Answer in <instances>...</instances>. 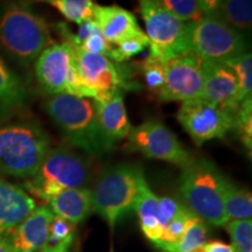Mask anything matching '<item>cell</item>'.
Wrapping results in <instances>:
<instances>
[{"instance_id":"d4e9b609","label":"cell","mask_w":252,"mask_h":252,"mask_svg":"<svg viewBox=\"0 0 252 252\" xmlns=\"http://www.w3.org/2000/svg\"><path fill=\"white\" fill-rule=\"evenodd\" d=\"M224 64L234 72L238 86V94L241 103L248 98H252V54L244 53L237 58L230 60Z\"/></svg>"},{"instance_id":"8992f818","label":"cell","mask_w":252,"mask_h":252,"mask_svg":"<svg viewBox=\"0 0 252 252\" xmlns=\"http://www.w3.org/2000/svg\"><path fill=\"white\" fill-rule=\"evenodd\" d=\"M90 180V166L86 159L67 147L50 149L36 174L26 182V188L41 200L63 189L86 188Z\"/></svg>"},{"instance_id":"4dcf8cb0","label":"cell","mask_w":252,"mask_h":252,"mask_svg":"<svg viewBox=\"0 0 252 252\" xmlns=\"http://www.w3.org/2000/svg\"><path fill=\"white\" fill-rule=\"evenodd\" d=\"M160 5L185 23L196 21L203 17L197 0H158Z\"/></svg>"},{"instance_id":"603a6c76","label":"cell","mask_w":252,"mask_h":252,"mask_svg":"<svg viewBox=\"0 0 252 252\" xmlns=\"http://www.w3.org/2000/svg\"><path fill=\"white\" fill-rule=\"evenodd\" d=\"M215 17L245 35L252 26V0H224Z\"/></svg>"},{"instance_id":"f35d334b","label":"cell","mask_w":252,"mask_h":252,"mask_svg":"<svg viewBox=\"0 0 252 252\" xmlns=\"http://www.w3.org/2000/svg\"><path fill=\"white\" fill-rule=\"evenodd\" d=\"M0 252H17L4 236H0Z\"/></svg>"},{"instance_id":"4fadbf2b","label":"cell","mask_w":252,"mask_h":252,"mask_svg":"<svg viewBox=\"0 0 252 252\" xmlns=\"http://www.w3.org/2000/svg\"><path fill=\"white\" fill-rule=\"evenodd\" d=\"M75 60L74 47L65 41L52 43L36 59L35 77L48 96L65 94V80Z\"/></svg>"},{"instance_id":"83f0119b","label":"cell","mask_w":252,"mask_h":252,"mask_svg":"<svg viewBox=\"0 0 252 252\" xmlns=\"http://www.w3.org/2000/svg\"><path fill=\"white\" fill-rule=\"evenodd\" d=\"M165 61L151 53L140 63V70L143 72L146 88L157 96L165 83Z\"/></svg>"},{"instance_id":"60d3db41","label":"cell","mask_w":252,"mask_h":252,"mask_svg":"<svg viewBox=\"0 0 252 252\" xmlns=\"http://www.w3.org/2000/svg\"><path fill=\"white\" fill-rule=\"evenodd\" d=\"M111 252H113V251H112V249H111Z\"/></svg>"},{"instance_id":"e0dca14e","label":"cell","mask_w":252,"mask_h":252,"mask_svg":"<svg viewBox=\"0 0 252 252\" xmlns=\"http://www.w3.org/2000/svg\"><path fill=\"white\" fill-rule=\"evenodd\" d=\"M93 18L98 25L104 39L111 46L144 34L134 14L121 6L94 5Z\"/></svg>"},{"instance_id":"1f68e13d","label":"cell","mask_w":252,"mask_h":252,"mask_svg":"<svg viewBox=\"0 0 252 252\" xmlns=\"http://www.w3.org/2000/svg\"><path fill=\"white\" fill-rule=\"evenodd\" d=\"M235 128L249 151L252 149V98L243 100L235 117ZM234 128V130H235Z\"/></svg>"},{"instance_id":"74e56055","label":"cell","mask_w":252,"mask_h":252,"mask_svg":"<svg viewBox=\"0 0 252 252\" xmlns=\"http://www.w3.org/2000/svg\"><path fill=\"white\" fill-rule=\"evenodd\" d=\"M72 239L74 238L60 242V243L55 244V245L46 244L45 247L41 249L40 252H69V250H70V245L72 243Z\"/></svg>"},{"instance_id":"cb8c5ba5","label":"cell","mask_w":252,"mask_h":252,"mask_svg":"<svg viewBox=\"0 0 252 252\" xmlns=\"http://www.w3.org/2000/svg\"><path fill=\"white\" fill-rule=\"evenodd\" d=\"M208 228L200 217L194 215L189 220L184 236L178 243L167 248L163 252H193L201 249L207 242Z\"/></svg>"},{"instance_id":"7c38bea8","label":"cell","mask_w":252,"mask_h":252,"mask_svg":"<svg viewBox=\"0 0 252 252\" xmlns=\"http://www.w3.org/2000/svg\"><path fill=\"white\" fill-rule=\"evenodd\" d=\"M75 62L82 82L94 94V100H105L122 89H130L125 72L108 56L74 48Z\"/></svg>"},{"instance_id":"6da1fadb","label":"cell","mask_w":252,"mask_h":252,"mask_svg":"<svg viewBox=\"0 0 252 252\" xmlns=\"http://www.w3.org/2000/svg\"><path fill=\"white\" fill-rule=\"evenodd\" d=\"M52 42L49 25L28 2H9L0 11V45L19 64L35 63Z\"/></svg>"},{"instance_id":"b9f144b4","label":"cell","mask_w":252,"mask_h":252,"mask_svg":"<svg viewBox=\"0 0 252 252\" xmlns=\"http://www.w3.org/2000/svg\"><path fill=\"white\" fill-rule=\"evenodd\" d=\"M37 1H39V0H37Z\"/></svg>"},{"instance_id":"8d00e7d4","label":"cell","mask_w":252,"mask_h":252,"mask_svg":"<svg viewBox=\"0 0 252 252\" xmlns=\"http://www.w3.org/2000/svg\"><path fill=\"white\" fill-rule=\"evenodd\" d=\"M202 250L203 252H234L231 244H225L220 241L206 242Z\"/></svg>"},{"instance_id":"3957f363","label":"cell","mask_w":252,"mask_h":252,"mask_svg":"<svg viewBox=\"0 0 252 252\" xmlns=\"http://www.w3.org/2000/svg\"><path fill=\"white\" fill-rule=\"evenodd\" d=\"M45 110L70 146L94 157L108 152L99 131L94 99L59 94L47 100Z\"/></svg>"},{"instance_id":"44dd1931","label":"cell","mask_w":252,"mask_h":252,"mask_svg":"<svg viewBox=\"0 0 252 252\" xmlns=\"http://www.w3.org/2000/svg\"><path fill=\"white\" fill-rule=\"evenodd\" d=\"M134 210L139 217L140 228L144 235L153 244H157L162 234L163 225L159 215V196L153 193L147 182L141 187Z\"/></svg>"},{"instance_id":"52a82bcc","label":"cell","mask_w":252,"mask_h":252,"mask_svg":"<svg viewBox=\"0 0 252 252\" xmlns=\"http://www.w3.org/2000/svg\"><path fill=\"white\" fill-rule=\"evenodd\" d=\"M188 50L204 61L225 63L247 53L245 36L216 17L187 23Z\"/></svg>"},{"instance_id":"5bb4252c","label":"cell","mask_w":252,"mask_h":252,"mask_svg":"<svg viewBox=\"0 0 252 252\" xmlns=\"http://www.w3.org/2000/svg\"><path fill=\"white\" fill-rule=\"evenodd\" d=\"M200 98L236 116L241 100L237 80L228 65L220 62L204 61V81Z\"/></svg>"},{"instance_id":"d6986e66","label":"cell","mask_w":252,"mask_h":252,"mask_svg":"<svg viewBox=\"0 0 252 252\" xmlns=\"http://www.w3.org/2000/svg\"><path fill=\"white\" fill-rule=\"evenodd\" d=\"M54 216L78 224L90 216L93 209V193L89 188L63 189L46 201Z\"/></svg>"},{"instance_id":"e575fe53","label":"cell","mask_w":252,"mask_h":252,"mask_svg":"<svg viewBox=\"0 0 252 252\" xmlns=\"http://www.w3.org/2000/svg\"><path fill=\"white\" fill-rule=\"evenodd\" d=\"M186 206L180 204L174 198L162 196L159 197V215L163 228L168 224L173 219L180 214Z\"/></svg>"},{"instance_id":"9a60e30c","label":"cell","mask_w":252,"mask_h":252,"mask_svg":"<svg viewBox=\"0 0 252 252\" xmlns=\"http://www.w3.org/2000/svg\"><path fill=\"white\" fill-rule=\"evenodd\" d=\"M53 219L54 214L48 206L36 207L20 224L4 237L17 252H37L48 242Z\"/></svg>"},{"instance_id":"9c48e42d","label":"cell","mask_w":252,"mask_h":252,"mask_svg":"<svg viewBox=\"0 0 252 252\" xmlns=\"http://www.w3.org/2000/svg\"><path fill=\"white\" fill-rule=\"evenodd\" d=\"M126 149L132 152H139L149 159L169 162L182 169L195 160L176 134L163 123L156 119H150L132 127L127 135Z\"/></svg>"},{"instance_id":"ba28073f","label":"cell","mask_w":252,"mask_h":252,"mask_svg":"<svg viewBox=\"0 0 252 252\" xmlns=\"http://www.w3.org/2000/svg\"><path fill=\"white\" fill-rule=\"evenodd\" d=\"M139 12L150 41L151 54L166 62L189 52L187 23L163 8L158 0H139Z\"/></svg>"},{"instance_id":"ffe728a7","label":"cell","mask_w":252,"mask_h":252,"mask_svg":"<svg viewBox=\"0 0 252 252\" xmlns=\"http://www.w3.org/2000/svg\"><path fill=\"white\" fill-rule=\"evenodd\" d=\"M28 91L18 74L0 55V122L7 121L25 108Z\"/></svg>"},{"instance_id":"30bf717a","label":"cell","mask_w":252,"mask_h":252,"mask_svg":"<svg viewBox=\"0 0 252 252\" xmlns=\"http://www.w3.org/2000/svg\"><path fill=\"white\" fill-rule=\"evenodd\" d=\"M235 117L200 97L182 102L176 115L179 123L196 146L223 138L234 130Z\"/></svg>"},{"instance_id":"ab89813d","label":"cell","mask_w":252,"mask_h":252,"mask_svg":"<svg viewBox=\"0 0 252 252\" xmlns=\"http://www.w3.org/2000/svg\"><path fill=\"white\" fill-rule=\"evenodd\" d=\"M193 252H203V250H202V248H201V249H197V250H195Z\"/></svg>"},{"instance_id":"7a4b0ae2","label":"cell","mask_w":252,"mask_h":252,"mask_svg":"<svg viewBox=\"0 0 252 252\" xmlns=\"http://www.w3.org/2000/svg\"><path fill=\"white\" fill-rule=\"evenodd\" d=\"M50 149L49 135L36 123L0 125V173L30 180Z\"/></svg>"},{"instance_id":"5b68a950","label":"cell","mask_w":252,"mask_h":252,"mask_svg":"<svg viewBox=\"0 0 252 252\" xmlns=\"http://www.w3.org/2000/svg\"><path fill=\"white\" fill-rule=\"evenodd\" d=\"M224 180L219 168L206 159H195L180 176V191L188 209L216 226H224L229 220L223 207Z\"/></svg>"},{"instance_id":"484cf974","label":"cell","mask_w":252,"mask_h":252,"mask_svg":"<svg viewBox=\"0 0 252 252\" xmlns=\"http://www.w3.org/2000/svg\"><path fill=\"white\" fill-rule=\"evenodd\" d=\"M58 9L68 21L80 25L94 17L93 0H39Z\"/></svg>"},{"instance_id":"277c9868","label":"cell","mask_w":252,"mask_h":252,"mask_svg":"<svg viewBox=\"0 0 252 252\" xmlns=\"http://www.w3.org/2000/svg\"><path fill=\"white\" fill-rule=\"evenodd\" d=\"M146 182L143 169L131 163H119L104 171L93 193V209L111 229L134 210L141 187Z\"/></svg>"},{"instance_id":"7402d4cb","label":"cell","mask_w":252,"mask_h":252,"mask_svg":"<svg viewBox=\"0 0 252 252\" xmlns=\"http://www.w3.org/2000/svg\"><path fill=\"white\" fill-rule=\"evenodd\" d=\"M223 207L229 220H249L252 216V196L248 189L242 188L228 178L223 186Z\"/></svg>"},{"instance_id":"4316f807","label":"cell","mask_w":252,"mask_h":252,"mask_svg":"<svg viewBox=\"0 0 252 252\" xmlns=\"http://www.w3.org/2000/svg\"><path fill=\"white\" fill-rule=\"evenodd\" d=\"M195 214L191 213L187 207H185L184 210L163 228L159 242L154 245L159 248L160 250L165 251L167 248L173 247V245L178 243L184 236L189 220Z\"/></svg>"},{"instance_id":"d6a6232c","label":"cell","mask_w":252,"mask_h":252,"mask_svg":"<svg viewBox=\"0 0 252 252\" xmlns=\"http://www.w3.org/2000/svg\"><path fill=\"white\" fill-rule=\"evenodd\" d=\"M75 235V224L61 219V217L54 216L49 228V237L47 244L55 245L60 242L67 241V239L74 238Z\"/></svg>"},{"instance_id":"ac0fdd59","label":"cell","mask_w":252,"mask_h":252,"mask_svg":"<svg viewBox=\"0 0 252 252\" xmlns=\"http://www.w3.org/2000/svg\"><path fill=\"white\" fill-rule=\"evenodd\" d=\"M35 208V201L26 190L0 176V236L8 234Z\"/></svg>"},{"instance_id":"f546056e","label":"cell","mask_w":252,"mask_h":252,"mask_svg":"<svg viewBox=\"0 0 252 252\" xmlns=\"http://www.w3.org/2000/svg\"><path fill=\"white\" fill-rule=\"evenodd\" d=\"M150 46V41L146 34L125 39L116 45V48H112L110 59L116 63H124L133 56L140 54Z\"/></svg>"},{"instance_id":"f1b7e54d","label":"cell","mask_w":252,"mask_h":252,"mask_svg":"<svg viewBox=\"0 0 252 252\" xmlns=\"http://www.w3.org/2000/svg\"><path fill=\"white\" fill-rule=\"evenodd\" d=\"M231 237L234 252H252V220H229L224 225Z\"/></svg>"},{"instance_id":"2e32d148","label":"cell","mask_w":252,"mask_h":252,"mask_svg":"<svg viewBox=\"0 0 252 252\" xmlns=\"http://www.w3.org/2000/svg\"><path fill=\"white\" fill-rule=\"evenodd\" d=\"M97 119L106 151H111L115 145L127 138L131 128L130 119L126 111L122 91L116 93L111 98L94 100Z\"/></svg>"},{"instance_id":"8fae6325","label":"cell","mask_w":252,"mask_h":252,"mask_svg":"<svg viewBox=\"0 0 252 252\" xmlns=\"http://www.w3.org/2000/svg\"><path fill=\"white\" fill-rule=\"evenodd\" d=\"M204 81V60L187 52L165 63V83L158 94L162 102H186L198 98Z\"/></svg>"},{"instance_id":"836d02e7","label":"cell","mask_w":252,"mask_h":252,"mask_svg":"<svg viewBox=\"0 0 252 252\" xmlns=\"http://www.w3.org/2000/svg\"><path fill=\"white\" fill-rule=\"evenodd\" d=\"M75 48V47H74ZM113 47L104 39V36L100 33V31L96 33L91 34L88 39L84 41L82 45L78 47V49L83 50L86 53H91V54H100L104 56H108L110 59V54Z\"/></svg>"},{"instance_id":"d590c367","label":"cell","mask_w":252,"mask_h":252,"mask_svg":"<svg viewBox=\"0 0 252 252\" xmlns=\"http://www.w3.org/2000/svg\"><path fill=\"white\" fill-rule=\"evenodd\" d=\"M224 0H197L198 7L204 17H215Z\"/></svg>"}]
</instances>
